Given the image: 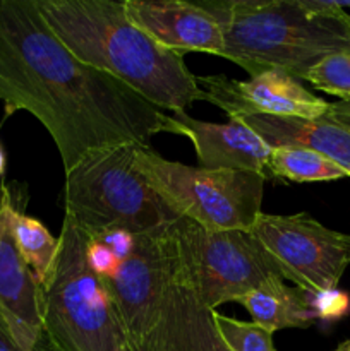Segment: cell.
Listing matches in <instances>:
<instances>
[{"mask_svg": "<svg viewBox=\"0 0 350 351\" xmlns=\"http://www.w3.org/2000/svg\"><path fill=\"white\" fill-rule=\"evenodd\" d=\"M0 99L9 113L24 110L43 123L64 171L93 151L177 134L172 115L75 58L36 0H0Z\"/></svg>", "mask_w": 350, "mask_h": 351, "instance_id": "6da1fadb", "label": "cell"}, {"mask_svg": "<svg viewBox=\"0 0 350 351\" xmlns=\"http://www.w3.org/2000/svg\"><path fill=\"white\" fill-rule=\"evenodd\" d=\"M58 40L86 65L113 75L154 106L185 112L202 99L184 55L129 19L119 0H36Z\"/></svg>", "mask_w": 350, "mask_h": 351, "instance_id": "7a4b0ae2", "label": "cell"}, {"mask_svg": "<svg viewBox=\"0 0 350 351\" xmlns=\"http://www.w3.org/2000/svg\"><path fill=\"white\" fill-rule=\"evenodd\" d=\"M223 31L220 57L250 77L278 71L304 81L323 58L350 53V14L340 2L319 0H213L201 2Z\"/></svg>", "mask_w": 350, "mask_h": 351, "instance_id": "3957f363", "label": "cell"}, {"mask_svg": "<svg viewBox=\"0 0 350 351\" xmlns=\"http://www.w3.org/2000/svg\"><path fill=\"white\" fill-rule=\"evenodd\" d=\"M134 149L136 144L103 147L65 171L64 216L89 239L112 230L154 233L178 219L136 168Z\"/></svg>", "mask_w": 350, "mask_h": 351, "instance_id": "277c9868", "label": "cell"}, {"mask_svg": "<svg viewBox=\"0 0 350 351\" xmlns=\"http://www.w3.org/2000/svg\"><path fill=\"white\" fill-rule=\"evenodd\" d=\"M89 240L64 216L54 269L41 287L45 331L58 351H129L105 280L86 259Z\"/></svg>", "mask_w": 350, "mask_h": 351, "instance_id": "5b68a950", "label": "cell"}, {"mask_svg": "<svg viewBox=\"0 0 350 351\" xmlns=\"http://www.w3.org/2000/svg\"><path fill=\"white\" fill-rule=\"evenodd\" d=\"M174 283L208 311L239 302L256 288L285 281L273 257L250 232H211L178 218L168 228Z\"/></svg>", "mask_w": 350, "mask_h": 351, "instance_id": "8992f818", "label": "cell"}, {"mask_svg": "<svg viewBox=\"0 0 350 351\" xmlns=\"http://www.w3.org/2000/svg\"><path fill=\"white\" fill-rule=\"evenodd\" d=\"M136 168L178 216L211 232H250L261 215L266 177L239 170H206L161 158L136 144Z\"/></svg>", "mask_w": 350, "mask_h": 351, "instance_id": "52a82bcc", "label": "cell"}, {"mask_svg": "<svg viewBox=\"0 0 350 351\" xmlns=\"http://www.w3.org/2000/svg\"><path fill=\"white\" fill-rule=\"evenodd\" d=\"M285 280L309 295L335 291L350 266V235L326 228L307 213H261L250 230Z\"/></svg>", "mask_w": 350, "mask_h": 351, "instance_id": "ba28073f", "label": "cell"}, {"mask_svg": "<svg viewBox=\"0 0 350 351\" xmlns=\"http://www.w3.org/2000/svg\"><path fill=\"white\" fill-rule=\"evenodd\" d=\"M170 228V226H168ZM168 228L136 237V247L105 280L129 351H141L156 324L165 293L174 285Z\"/></svg>", "mask_w": 350, "mask_h": 351, "instance_id": "9c48e42d", "label": "cell"}, {"mask_svg": "<svg viewBox=\"0 0 350 351\" xmlns=\"http://www.w3.org/2000/svg\"><path fill=\"white\" fill-rule=\"evenodd\" d=\"M17 208L10 191L0 195V319L21 351H58L45 331L43 288L14 235Z\"/></svg>", "mask_w": 350, "mask_h": 351, "instance_id": "30bf717a", "label": "cell"}, {"mask_svg": "<svg viewBox=\"0 0 350 351\" xmlns=\"http://www.w3.org/2000/svg\"><path fill=\"white\" fill-rule=\"evenodd\" d=\"M198 86L202 101H209L232 117L271 115L292 119H321L329 103L312 95L299 79L285 72L270 71L247 81H237L223 74L202 75Z\"/></svg>", "mask_w": 350, "mask_h": 351, "instance_id": "8fae6325", "label": "cell"}, {"mask_svg": "<svg viewBox=\"0 0 350 351\" xmlns=\"http://www.w3.org/2000/svg\"><path fill=\"white\" fill-rule=\"evenodd\" d=\"M124 7L129 19L167 50L180 55L202 51L220 57L222 53V26L201 2L124 0Z\"/></svg>", "mask_w": 350, "mask_h": 351, "instance_id": "7c38bea8", "label": "cell"}, {"mask_svg": "<svg viewBox=\"0 0 350 351\" xmlns=\"http://www.w3.org/2000/svg\"><path fill=\"white\" fill-rule=\"evenodd\" d=\"M172 120L178 136L189 137L194 144L201 168L254 171L268 178V163L273 147L240 119L213 123L177 112L172 115Z\"/></svg>", "mask_w": 350, "mask_h": 351, "instance_id": "4fadbf2b", "label": "cell"}, {"mask_svg": "<svg viewBox=\"0 0 350 351\" xmlns=\"http://www.w3.org/2000/svg\"><path fill=\"white\" fill-rule=\"evenodd\" d=\"M141 351H230L198 298L184 288L172 285L167 290L156 324Z\"/></svg>", "mask_w": 350, "mask_h": 351, "instance_id": "5bb4252c", "label": "cell"}, {"mask_svg": "<svg viewBox=\"0 0 350 351\" xmlns=\"http://www.w3.org/2000/svg\"><path fill=\"white\" fill-rule=\"evenodd\" d=\"M232 119L242 120L271 147H309L321 153L350 175V130L325 117L316 120L271 115H242Z\"/></svg>", "mask_w": 350, "mask_h": 351, "instance_id": "9a60e30c", "label": "cell"}, {"mask_svg": "<svg viewBox=\"0 0 350 351\" xmlns=\"http://www.w3.org/2000/svg\"><path fill=\"white\" fill-rule=\"evenodd\" d=\"M239 304L246 307L254 324L270 332L307 329L318 319L309 305V295L299 288H288L285 281L256 288L240 298Z\"/></svg>", "mask_w": 350, "mask_h": 351, "instance_id": "2e32d148", "label": "cell"}, {"mask_svg": "<svg viewBox=\"0 0 350 351\" xmlns=\"http://www.w3.org/2000/svg\"><path fill=\"white\" fill-rule=\"evenodd\" d=\"M292 182H333L350 178L343 168L326 156L304 146L273 147L268 163V178Z\"/></svg>", "mask_w": 350, "mask_h": 351, "instance_id": "e0dca14e", "label": "cell"}, {"mask_svg": "<svg viewBox=\"0 0 350 351\" xmlns=\"http://www.w3.org/2000/svg\"><path fill=\"white\" fill-rule=\"evenodd\" d=\"M14 235L24 261L43 287L54 269L58 250V239H55L38 219L23 215L17 209L14 216Z\"/></svg>", "mask_w": 350, "mask_h": 351, "instance_id": "ac0fdd59", "label": "cell"}, {"mask_svg": "<svg viewBox=\"0 0 350 351\" xmlns=\"http://www.w3.org/2000/svg\"><path fill=\"white\" fill-rule=\"evenodd\" d=\"M213 322L230 351H277L273 332L254 322L237 321L213 311Z\"/></svg>", "mask_w": 350, "mask_h": 351, "instance_id": "d6986e66", "label": "cell"}, {"mask_svg": "<svg viewBox=\"0 0 350 351\" xmlns=\"http://www.w3.org/2000/svg\"><path fill=\"white\" fill-rule=\"evenodd\" d=\"M304 81L328 95L340 96V101H350V53L329 55L307 72Z\"/></svg>", "mask_w": 350, "mask_h": 351, "instance_id": "ffe728a7", "label": "cell"}, {"mask_svg": "<svg viewBox=\"0 0 350 351\" xmlns=\"http://www.w3.org/2000/svg\"><path fill=\"white\" fill-rule=\"evenodd\" d=\"M91 240H98L103 245L108 247L110 252L115 256L117 263L126 261L132 254L134 247H136V235L126 232V230H112V232H106Z\"/></svg>", "mask_w": 350, "mask_h": 351, "instance_id": "44dd1931", "label": "cell"}, {"mask_svg": "<svg viewBox=\"0 0 350 351\" xmlns=\"http://www.w3.org/2000/svg\"><path fill=\"white\" fill-rule=\"evenodd\" d=\"M86 259H88L89 267L102 278L110 276L119 264L108 247H105L98 240H89Z\"/></svg>", "mask_w": 350, "mask_h": 351, "instance_id": "7402d4cb", "label": "cell"}, {"mask_svg": "<svg viewBox=\"0 0 350 351\" xmlns=\"http://www.w3.org/2000/svg\"><path fill=\"white\" fill-rule=\"evenodd\" d=\"M325 119L331 120V122L338 123V125L345 127L350 130V101H336L329 103L328 110H326Z\"/></svg>", "mask_w": 350, "mask_h": 351, "instance_id": "603a6c76", "label": "cell"}, {"mask_svg": "<svg viewBox=\"0 0 350 351\" xmlns=\"http://www.w3.org/2000/svg\"><path fill=\"white\" fill-rule=\"evenodd\" d=\"M0 351H21L19 346L14 341L12 336H10V332L7 331L2 319H0Z\"/></svg>", "mask_w": 350, "mask_h": 351, "instance_id": "cb8c5ba5", "label": "cell"}, {"mask_svg": "<svg viewBox=\"0 0 350 351\" xmlns=\"http://www.w3.org/2000/svg\"><path fill=\"white\" fill-rule=\"evenodd\" d=\"M3 170H5V154H3L2 146H0V175L3 173Z\"/></svg>", "mask_w": 350, "mask_h": 351, "instance_id": "d4e9b609", "label": "cell"}, {"mask_svg": "<svg viewBox=\"0 0 350 351\" xmlns=\"http://www.w3.org/2000/svg\"><path fill=\"white\" fill-rule=\"evenodd\" d=\"M335 351H350V339H349V341H343L342 345H340Z\"/></svg>", "mask_w": 350, "mask_h": 351, "instance_id": "484cf974", "label": "cell"}, {"mask_svg": "<svg viewBox=\"0 0 350 351\" xmlns=\"http://www.w3.org/2000/svg\"><path fill=\"white\" fill-rule=\"evenodd\" d=\"M340 5H342L343 9H347V7H350V3H342V2H340Z\"/></svg>", "mask_w": 350, "mask_h": 351, "instance_id": "4316f807", "label": "cell"}]
</instances>
